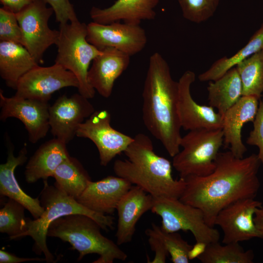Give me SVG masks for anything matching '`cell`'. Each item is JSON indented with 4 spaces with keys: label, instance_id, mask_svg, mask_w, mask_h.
<instances>
[{
    "label": "cell",
    "instance_id": "cell-1",
    "mask_svg": "<svg viewBox=\"0 0 263 263\" xmlns=\"http://www.w3.org/2000/svg\"><path fill=\"white\" fill-rule=\"evenodd\" d=\"M215 163L209 174L185 178V188L179 198L201 209L212 227L222 209L238 200L255 198L260 187L258 173L261 163L257 154L238 158L230 150L219 152Z\"/></svg>",
    "mask_w": 263,
    "mask_h": 263
},
{
    "label": "cell",
    "instance_id": "cell-2",
    "mask_svg": "<svg viewBox=\"0 0 263 263\" xmlns=\"http://www.w3.org/2000/svg\"><path fill=\"white\" fill-rule=\"evenodd\" d=\"M178 84L159 53L149 59L142 92V118L149 132L174 157L180 151L181 126L178 113Z\"/></svg>",
    "mask_w": 263,
    "mask_h": 263
},
{
    "label": "cell",
    "instance_id": "cell-3",
    "mask_svg": "<svg viewBox=\"0 0 263 263\" xmlns=\"http://www.w3.org/2000/svg\"><path fill=\"white\" fill-rule=\"evenodd\" d=\"M124 153L127 159L116 160L113 164L116 176L140 187L153 197L180 198L185 180L173 178L172 164L155 152L148 136L136 134Z\"/></svg>",
    "mask_w": 263,
    "mask_h": 263
},
{
    "label": "cell",
    "instance_id": "cell-4",
    "mask_svg": "<svg viewBox=\"0 0 263 263\" xmlns=\"http://www.w3.org/2000/svg\"><path fill=\"white\" fill-rule=\"evenodd\" d=\"M44 187L39 195V201L44 212L37 219L27 218V230L21 238L30 236L34 241L33 251L40 255L42 253L47 263H54V257L46 244L48 228L51 223L63 216L79 214L88 216L95 220L102 229L106 231L113 228L114 218L94 212L69 196L55 184L49 185L43 181Z\"/></svg>",
    "mask_w": 263,
    "mask_h": 263
},
{
    "label": "cell",
    "instance_id": "cell-5",
    "mask_svg": "<svg viewBox=\"0 0 263 263\" xmlns=\"http://www.w3.org/2000/svg\"><path fill=\"white\" fill-rule=\"evenodd\" d=\"M100 229L99 225L91 217L75 214L62 216L53 222L47 235L69 243L72 249L78 252V261L90 254L99 255L94 263L125 261L127 254L117 244L103 235Z\"/></svg>",
    "mask_w": 263,
    "mask_h": 263
},
{
    "label": "cell",
    "instance_id": "cell-6",
    "mask_svg": "<svg viewBox=\"0 0 263 263\" xmlns=\"http://www.w3.org/2000/svg\"><path fill=\"white\" fill-rule=\"evenodd\" d=\"M59 31L55 63L73 73L78 81V93L92 98L95 91L88 83V73L91 61L102 51L88 41L87 24L78 19L59 24Z\"/></svg>",
    "mask_w": 263,
    "mask_h": 263
},
{
    "label": "cell",
    "instance_id": "cell-7",
    "mask_svg": "<svg viewBox=\"0 0 263 263\" xmlns=\"http://www.w3.org/2000/svg\"><path fill=\"white\" fill-rule=\"evenodd\" d=\"M223 144L222 129L189 131L182 136V150L173 157L172 166L183 179L207 175L215 168V161Z\"/></svg>",
    "mask_w": 263,
    "mask_h": 263
},
{
    "label": "cell",
    "instance_id": "cell-8",
    "mask_svg": "<svg viewBox=\"0 0 263 263\" xmlns=\"http://www.w3.org/2000/svg\"><path fill=\"white\" fill-rule=\"evenodd\" d=\"M151 211L161 218L160 227L166 232L189 231L197 243L219 242V232L207 225L201 210L179 199L153 197Z\"/></svg>",
    "mask_w": 263,
    "mask_h": 263
},
{
    "label": "cell",
    "instance_id": "cell-9",
    "mask_svg": "<svg viewBox=\"0 0 263 263\" xmlns=\"http://www.w3.org/2000/svg\"><path fill=\"white\" fill-rule=\"evenodd\" d=\"M43 0H34L16 13L20 27L23 46L38 63L43 62V56L47 49L56 44L59 31L51 29L49 20L53 9L48 7Z\"/></svg>",
    "mask_w": 263,
    "mask_h": 263
},
{
    "label": "cell",
    "instance_id": "cell-10",
    "mask_svg": "<svg viewBox=\"0 0 263 263\" xmlns=\"http://www.w3.org/2000/svg\"><path fill=\"white\" fill-rule=\"evenodd\" d=\"M111 115L107 110H96L81 124L76 136L88 138L96 146L100 164L106 166L117 155L124 152L133 137L113 129Z\"/></svg>",
    "mask_w": 263,
    "mask_h": 263
},
{
    "label": "cell",
    "instance_id": "cell-11",
    "mask_svg": "<svg viewBox=\"0 0 263 263\" xmlns=\"http://www.w3.org/2000/svg\"><path fill=\"white\" fill-rule=\"evenodd\" d=\"M78 81L73 73L55 63L48 67L38 65L19 80L14 95L49 102L55 92L62 88H78Z\"/></svg>",
    "mask_w": 263,
    "mask_h": 263
},
{
    "label": "cell",
    "instance_id": "cell-12",
    "mask_svg": "<svg viewBox=\"0 0 263 263\" xmlns=\"http://www.w3.org/2000/svg\"><path fill=\"white\" fill-rule=\"evenodd\" d=\"M87 29L88 41L101 50L112 47L131 56L141 52L147 42L145 31L140 25L92 21L87 25Z\"/></svg>",
    "mask_w": 263,
    "mask_h": 263
},
{
    "label": "cell",
    "instance_id": "cell-13",
    "mask_svg": "<svg viewBox=\"0 0 263 263\" xmlns=\"http://www.w3.org/2000/svg\"><path fill=\"white\" fill-rule=\"evenodd\" d=\"M49 102L19 97H7L0 91V120L9 117L19 119L27 131L29 141L35 144L47 135L49 125Z\"/></svg>",
    "mask_w": 263,
    "mask_h": 263
},
{
    "label": "cell",
    "instance_id": "cell-14",
    "mask_svg": "<svg viewBox=\"0 0 263 263\" xmlns=\"http://www.w3.org/2000/svg\"><path fill=\"white\" fill-rule=\"evenodd\" d=\"M95 111L89 99L79 93L60 96L49 109L51 133L68 144L76 136L79 126Z\"/></svg>",
    "mask_w": 263,
    "mask_h": 263
},
{
    "label": "cell",
    "instance_id": "cell-15",
    "mask_svg": "<svg viewBox=\"0 0 263 263\" xmlns=\"http://www.w3.org/2000/svg\"><path fill=\"white\" fill-rule=\"evenodd\" d=\"M262 203L254 198L236 201L222 209L216 217L214 225L223 230L222 243H237L260 238L254 221L257 208Z\"/></svg>",
    "mask_w": 263,
    "mask_h": 263
},
{
    "label": "cell",
    "instance_id": "cell-16",
    "mask_svg": "<svg viewBox=\"0 0 263 263\" xmlns=\"http://www.w3.org/2000/svg\"><path fill=\"white\" fill-rule=\"evenodd\" d=\"M194 72L187 70L178 81V113L181 128L186 131L200 129H222L223 117L210 106L198 104L193 99L190 87L195 81Z\"/></svg>",
    "mask_w": 263,
    "mask_h": 263
},
{
    "label": "cell",
    "instance_id": "cell-17",
    "mask_svg": "<svg viewBox=\"0 0 263 263\" xmlns=\"http://www.w3.org/2000/svg\"><path fill=\"white\" fill-rule=\"evenodd\" d=\"M132 186L118 176H108L95 182L91 180L76 200L94 212L111 215Z\"/></svg>",
    "mask_w": 263,
    "mask_h": 263
},
{
    "label": "cell",
    "instance_id": "cell-18",
    "mask_svg": "<svg viewBox=\"0 0 263 263\" xmlns=\"http://www.w3.org/2000/svg\"><path fill=\"white\" fill-rule=\"evenodd\" d=\"M93 60L87 80L90 86L105 98L112 94L115 80L127 69L130 56L112 47L101 50Z\"/></svg>",
    "mask_w": 263,
    "mask_h": 263
},
{
    "label": "cell",
    "instance_id": "cell-19",
    "mask_svg": "<svg viewBox=\"0 0 263 263\" xmlns=\"http://www.w3.org/2000/svg\"><path fill=\"white\" fill-rule=\"evenodd\" d=\"M259 100L254 96H242L223 115L224 144L237 157L243 158L247 150L242 141V128L245 123L254 121Z\"/></svg>",
    "mask_w": 263,
    "mask_h": 263
},
{
    "label": "cell",
    "instance_id": "cell-20",
    "mask_svg": "<svg viewBox=\"0 0 263 263\" xmlns=\"http://www.w3.org/2000/svg\"><path fill=\"white\" fill-rule=\"evenodd\" d=\"M153 197L140 187L132 186L116 207L118 220L115 234L116 244H127L132 241L136 225L141 216L153 206Z\"/></svg>",
    "mask_w": 263,
    "mask_h": 263
},
{
    "label": "cell",
    "instance_id": "cell-21",
    "mask_svg": "<svg viewBox=\"0 0 263 263\" xmlns=\"http://www.w3.org/2000/svg\"><path fill=\"white\" fill-rule=\"evenodd\" d=\"M159 0H116L106 8L93 6L90 12L93 21L109 24L122 20L124 22L140 25L142 20L154 19V8Z\"/></svg>",
    "mask_w": 263,
    "mask_h": 263
},
{
    "label": "cell",
    "instance_id": "cell-22",
    "mask_svg": "<svg viewBox=\"0 0 263 263\" xmlns=\"http://www.w3.org/2000/svg\"><path fill=\"white\" fill-rule=\"evenodd\" d=\"M27 154L26 146L19 151L17 156L14 155L13 148H9L6 162L0 165V194L20 203L34 219H37L44 211L39 198H32L24 192L15 175L16 168L27 161Z\"/></svg>",
    "mask_w": 263,
    "mask_h": 263
},
{
    "label": "cell",
    "instance_id": "cell-23",
    "mask_svg": "<svg viewBox=\"0 0 263 263\" xmlns=\"http://www.w3.org/2000/svg\"><path fill=\"white\" fill-rule=\"evenodd\" d=\"M70 155L66 144L54 138L42 145L30 158L25 169L24 176L29 184L39 179L47 180L58 166Z\"/></svg>",
    "mask_w": 263,
    "mask_h": 263
},
{
    "label": "cell",
    "instance_id": "cell-24",
    "mask_svg": "<svg viewBox=\"0 0 263 263\" xmlns=\"http://www.w3.org/2000/svg\"><path fill=\"white\" fill-rule=\"evenodd\" d=\"M38 65L22 45L0 41V75L8 87L16 90L19 79Z\"/></svg>",
    "mask_w": 263,
    "mask_h": 263
},
{
    "label": "cell",
    "instance_id": "cell-25",
    "mask_svg": "<svg viewBox=\"0 0 263 263\" xmlns=\"http://www.w3.org/2000/svg\"><path fill=\"white\" fill-rule=\"evenodd\" d=\"M209 106L223 115L242 96V85L236 67L219 78L210 81L207 87Z\"/></svg>",
    "mask_w": 263,
    "mask_h": 263
},
{
    "label": "cell",
    "instance_id": "cell-26",
    "mask_svg": "<svg viewBox=\"0 0 263 263\" xmlns=\"http://www.w3.org/2000/svg\"><path fill=\"white\" fill-rule=\"evenodd\" d=\"M53 177L56 180V185L76 200L92 180L80 162L70 156L58 166Z\"/></svg>",
    "mask_w": 263,
    "mask_h": 263
},
{
    "label": "cell",
    "instance_id": "cell-27",
    "mask_svg": "<svg viewBox=\"0 0 263 263\" xmlns=\"http://www.w3.org/2000/svg\"><path fill=\"white\" fill-rule=\"evenodd\" d=\"M263 50V22L251 36L246 45L230 57L224 56L214 62L199 75L200 81H214L235 67L239 62Z\"/></svg>",
    "mask_w": 263,
    "mask_h": 263
},
{
    "label": "cell",
    "instance_id": "cell-28",
    "mask_svg": "<svg viewBox=\"0 0 263 263\" xmlns=\"http://www.w3.org/2000/svg\"><path fill=\"white\" fill-rule=\"evenodd\" d=\"M242 85V96L261 99L263 93V50L239 62L236 66Z\"/></svg>",
    "mask_w": 263,
    "mask_h": 263
},
{
    "label": "cell",
    "instance_id": "cell-29",
    "mask_svg": "<svg viewBox=\"0 0 263 263\" xmlns=\"http://www.w3.org/2000/svg\"><path fill=\"white\" fill-rule=\"evenodd\" d=\"M202 263H252V250H244L239 243L221 244L219 242L206 245L204 252L198 257Z\"/></svg>",
    "mask_w": 263,
    "mask_h": 263
},
{
    "label": "cell",
    "instance_id": "cell-30",
    "mask_svg": "<svg viewBox=\"0 0 263 263\" xmlns=\"http://www.w3.org/2000/svg\"><path fill=\"white\" fill-rule=\"evenodd\" d=\"M24 206L8 198L0 209V232L9 236L10 240L21 238L27 230V220Z\"/></svg>",
    "mask_w": 263,
    "mask_h": 263
},
{
    "label": "cell",
    "instance_id": "cell-31",
    "mask_svg": "<svg viewBox=\"0 0 263 263\" xmlns=\"http://www.w3.org/2000/svg\"><path fill=\"white\" fill-rule=\"evenodd\" d=\"M145 234H150L158 238L163 243L173 263H188V253L193 245L184 240L177 232H167L154 223L151 228H147Z\"/></svg>",
    "mask_w": 263,
    "mask_h": 263
},
{
    "label": "cell",
    "instance_id": "cell-32",
    "mask_svg": "<svg viewBox=\"0 0 263 263\" xmlns=\"http://www.w3.org/2000/svg\"><path fill=\"white\" fill-rule=\"evenodd\" d=\"M220 0H177L182 15L188 21L200 23L215 14Z\"/></svg>",
    "mask_w": 263,
    "mask_h": 263
},
{
    "label": "cell",
    "instance_id": "cell-33",
    "mask_svg": "<svg viewBox=\"0 0 263 263\" xmlns=\"http://www.w3.org/2000/svg\"><path fill=\"white\" fill-rule=\"evenodd\" d=\"M0 41L23 44L16 13L3 7L0 8Z\"/></svg>",
    "mask_w": 263,
    "mask_h": 263
},
{
    "label": "cell",
    "instance_id": "cell-34",
    "mask_svg": "<svg viewBox=\"0 0 263 263\" xmlns=\"http://www.w3.org/2000/svg\"><path fill=\"white\" fill-rule=\"evenodd\" d=\"M253 123V129L250 132L246 143L259 148L258 157L263 164V99L259 100L258 110Z\"/></svg>",
    "mask_w": 263,
    "mask_h": 263
},
{
    "label": "cell",
    "instance_id": "cell-35",
    "mask_svg": "<svg viewBox=\"0 0 263 263\" xmlns=\"http://www.w3.org/2000/svg\"><path fill=\"white\" fill-rule=\"evenodd\" d=\"M54 10L56 21L64 24L78 20L73 5L69 0H43Z\"/></svg>",
    "mask_w": 263,
    "mask_h": 263
},
{
    "label": "cell",
    "instance_id": "cell-36",
    "mask_svg": "<svg viewBox=\"0 0 263 263\" xmlns=\"http://www.w3.org/2000/svg\"><path fill=\"white\" fill-rule=\"evenodd\" d=\"M148 237V242L155 256L151 263H165L169 254L163 243L155 236L150 234H146Z\"/></svg>",
    "mask_w": 263,
    "mask_h": 263
},
{
    "label": "cell",
    "instance_id": "cell-37",
    "mask_svg": "<svg viewBox=\"0 0 263 263\" xmlns=\"http://www.w3.org/2000/svg\"><path fill=\"white\" fill-rule=\"evenodd\" d=\"M28 261H46L45 258H23L17 257L14 254L1 249L0 250V263H19Z\"/></svg>",
    "mask_w": 263,
    "mask_h": 263
},
{
    "label": "cell",
    "instance_id": "cell-38",
    "mask_svg": "<svg viewBox=\"0 0 263 263\" xmlns=\"http://www.w3.org/2000/svg\"><path fill=\"white\" fill-rule=\"evenodd\" d=\"M34 0H0L3 7L17 13Z\"/></svg>",
    "mask_w": 263,
    "mask_h": 263
},
{
    "label": "cell",
    "instance_id": "cell-39",
    "mask_svg": "<svg viewBox=\"0 0 263 263\" xmlns=\"http://www.w3.org/2000/svg\"><path fill=\"white\" fill-rule=\"evenodd\" d=\"M254 221L260 233V238L263 239V207H262L256 210Z\"/></svg>",
    "mask_w": 263,
    "mask_h": 263
},
{
    "label": "cell",
    "instance_id": "cell-40",
    "mask_svg": "<svg viewBox=\"0 0 263 263\" xmlns=\"http://www.w3.org/2000/svg\"><path fill=\"white\" fill-rule=\"evenodd\" d=\"M206 244L201 243H196L192 246L188 253V258L189 260L198 258L204 251L206 246Z\"/></svg>",
    "mask_w": 263,
    "mask_h": 263
}]
</instances>
